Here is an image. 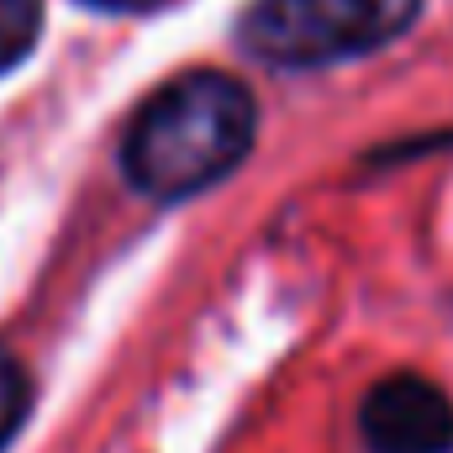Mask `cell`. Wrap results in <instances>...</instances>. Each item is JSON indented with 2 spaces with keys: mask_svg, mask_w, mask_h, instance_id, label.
<instances>
[{
  "mask_svg": "<svg viewBox=\"0 0 453 453\" xmlns=\"http://www.w3.org/2000/svg\"><path fill=\"white\" fill-rule=\"evenodd\" d=\"M358 438L369 453H453V395L417 369H395L364 390Z\"/></svg>",
  "mask_w": 453,
  "mask_h": 453,
  "instance_id": "obj_3",
  "label": "cell"
},
{
  "mask_svg": "<svg viewBox=\"0 0 453 453\" xmlns=\"http://www.w3.org/2000/svg\"><path fill=\"white\" fill-rule=\"evenodd\" d=\"M90 5H101V11H148L158 0H90Z\"/></svg>",
  "mask_w": 453,
  "mask_h": 453,
  "instance_id": "obj_6",
  "label": "cell"
},
{
  "mask_svg": "<svg viewBox=\"0 0 453 453\" xmlns=\"http://www.w3.org/2000/svg\"><path fill=\"white\" fill-rule=\"evenodd\" d=\"M427 0H253L242 48L274 69H327L401 42Z\"/></svg>",
  "mask_w": 453,
  "mask_h": 453,
  "instance_id": "obj_2",
  "label": "cell"
},
{
  "mask_svg": "<svg viewBox=\"0 0 453 453\" xmlns=\"http://www.w3.org/2000/svg\"><path fill=\"white\" fill-rule=\"evenodd\" d=\"M42 32V0H0V74L16 69Z\"/></svg>",
  "mask_w": 453,
  "mask_h": 453,
  "instance_id": "obj_4",
  "label": "cell"
},
{
  "mask_svg": "<svg viewBox=\"0 0 453 453\" xmlns=\"http://www.w3.org/2000/svg\"><path fill=\"white\" fill-rule=\"evenodd\" d=\"M258 132L253 90L226 69H185L158 85L121 137L127 180L153 201H185L226 180Z\"/></svg>",
  "mask_w": 453,
  "mask_h": 453,
  "instance_id": "obj_1",
  "label": "cell"
},
{
  "mask_svg": "<svg viewBox=\"0 0 453 453\" xmlns=\"http://www.w3.org/2000/svg\"><path fill=\"white\" fill-rule=\"evenodd\" d=\"M27 406H32V385H27V369L0 348V449L16 438V427L27 422Z\"/></svg>",
  "mask_w": 453,
  "mask_h": 453,
  "instance_id": "obj_5",
  "label": "cell"
}]
</instances>
